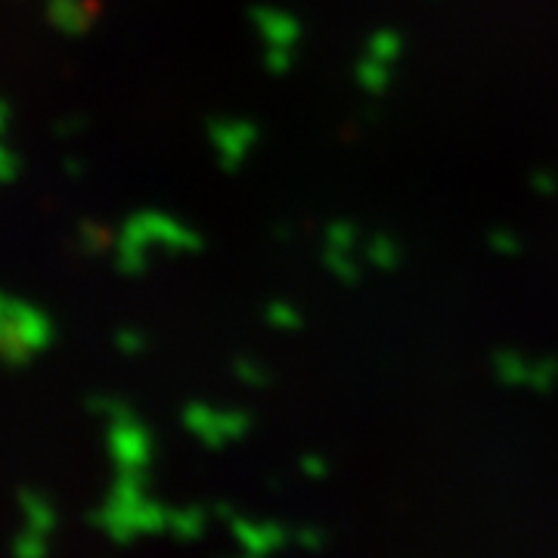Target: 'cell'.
Returning a JSON list of instances; mask_svg holds the SVG:
<instances>
[{
    "instance_id": "obj_1",
    "label": "cell",
    "mask_w": 558,
    "mask_h": 558,
    "mask_svg": "<svg viewBox=\"0 0 558 558\" xmlns=\"http://www.w3.org/2000/svg\"><path fill=\"white\" fill-rule=\"evenodd\" d=\"M57 339L53 319L40 311L38 304L22 301L13 295V307H10V344L0 354V363L10 369H25L35 354L47 351Z\"/></svg>"
},
{
    "instance_id": "obj_2",
    "label": "cell",
    "mask_w": 558,
    "mask_h": 558,
    "mask_svg": "<svg viewBox=\"0 0 558 558\" xmlns=\"http://www.w3.org/2000/svg\"><path fill=\"white\" fill-rule=\"evenodd\" d=\"M109 450L124 472H134L146 462V435L131 418H119L109 432Z\"/></svg>"
},
{
    "instance_id": "obj_3",
    "label": "cell",
    "mask_w": 558,
    "mask_h": 558,
    "mask_svg": "<svg viewBox=\"0 0 558 558\" xmlns=\"http://www.w3.org/2000/svg\"><path fill=\"white\" fill-rule=\"evenodd\" d=\"M47 20L62 35L78 38L90 28V7L84 0H47Z\"/></svg>"
},
{
    "instance_id": "obj_4",
    "label": "cell",
    "mask_w": 558,
    "mask_h": 558,
    "mask_svg": "<svg viewBox=\"0 0 558 558\" xmlns=\"http://www.w3.org/2000/svg\"><path fill=\"white\" fill-rule=\"evenodd\" d=\"M20 515L25 521V527H32V531H38V534H53L57 531V509H53V502L38 494V490H20Z\"/></svg>"
},
{
    "instance_id": "obj_5",
    "label": "cell",
    "mask_w": 558,
    "mask_h": 558,
    "mask_svg": "<svg viewBox=\"0 0 558 558\" xmlns=\"http://www.w3.org/2000/svg\"><path fill=\"white\" fill-rule=\"evenodd\" d=\"M10 549H13L16 558H40L47 556V549H50V537L32 531V527H22L20 534L13 537V543H10Z\"/></svg>"
},
{
    "instance_id": "obj_6",
    "label": "cell",
    "mask_w": 558,
    "mask_h": 558,
    "mask_svg": "<svg viewBox=\"0 0 558 558\" xmlns=\"http://www.w3.org/2000/svg\"><path fill=\"white\" fill-rule=\"evenodd\" d=\"M102 236H106V233H102V227L100 223H94V220H84V223L78 227L81 248H84V252H90V255L102 248V242H106Z\"/></svg>"
},
{
    "instance_id": "obj_7",
    "label": "cell",
    "mask_w": 558,
    "mask_h": 558,
    "mask_svg": "<svg viewBox=\"0 0 558 558\" xmlns=\"http://www.w3.org/2000/svg\"><path fill=\"white\" fill-rule=\"evenodd\" d=\"M22 161L16 153H10L3 143H0V183H10V180H16V174H20Z\"/></svg>"
},
{
    "instance_id": "obj_8",
    "label": "cell",
    "mask_w": 558,
    "mask_h": 558,
    "mask_svg": "<svg viewBox=\"0 0 558 558\" xmlns=\"http://www.w3.org/2000/svg\"><path fill=\"white\" fill-rule=\"evenodd\" d=\"M10 307H13V295H7L0 289V354L7 351L10 344Z\"/></svg>"
},
{
    "instance_id": "obj_9",
    "label": "cell",
    "mask_w": 558,
    "mask_h": 558,
    "mask_svg": "<svg viewBox=\"0 0 558 558\" xmlns=\"http://www.w3.org/2000/svg\"><path fill=\"white\" fill-rule=\"evenodd\" d=\"M78 131H81L78 119H65L57 124V134H60V137H72V134H78Z\"/></svg>"
},
{
    "instance_id": "obj_10",
    "label": "cell",
    "mask_w": 558,
    "mask_h": 558,
    "mask_svg": "<svg viewBox=\"0 0 558 558\" xmlns=\"http://www.w3.org/2000/svg\"><path fill=\"white\" fill-rule=\"evenodd\" d=\"M119 344H121V348H124V351H137L140 339H137V336H134V332H121Z\"/></svg>"
},
{
    "instance_id": "obj_11",
    "label": "cell",
    "mask_w": 558,
    "mask_h": 558,
    "mask_svg": "<svg viewBox=\"0 0 558 558\" xmlns=\"http://www.w3.org/2000/svg\"><path fill=\"white\" fill-rule=\"evenodd\" d=\"M10 128V106H7V100H0V134Z\"/></svg>"
},
{
    "instance_id": "obj_12",
    "label": "cell",
    "mask_w": 558,
    "mask_h": 558,
    "mask_svg": "<svg viewBox=\"0 0 558 558\" xmlns=\"http://www.w3.org/2000/svg\"><path fill=\"white\" fill-rule=\"evenodd\" d=\"M65 174H81V161L78 159H65Z\"/></svg>"
}]
</instances>
